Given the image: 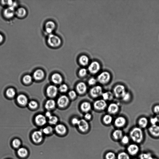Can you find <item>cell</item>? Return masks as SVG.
Wrapping results in <instances>:
<instances>
[{"label":"cell","instance_id":"cell-1","mask_svg":"<svg viewBox=\"0 0 159 159\" xmlns=\"http://www.w3.org/2000/svg\"><path fill=\"white\" fill-rule=\"evenodd\" d=\"M129 137L133 142L136 144L142 142L144 137L142 129L140 127L134 128L130 133Z\"/></svg>","mask_w":159,"mask_h":159},{"label":"cell","instance_id":"cell-2","mask_svg":"<svg viewBox=\"0 0 159 159\" xmlns=\"http://www.w3.org/2000/svg\"><path fill=\"white\" fill-rule=\"evenodd\" d=\"M48 43L51 47L56 48L59 47L61 45V41L59 37L52 34L49 35Z\"/></svg>","mask_w":159,"mask_h":159},{"label":"cell","instance_id":"cell-3","mask_svg":"<svg viewBox=\"0 0 159 159\" xmlns=\"http://www.w3.org/2000/svg\"><path fill=\"white\" fill-rule=\"evenodd\" d=\"M111 75L107 71H104L100 73L97 78V82L101 84H105L108 83L111 79Z\"/></svg>","mask_w":159,"mask_h":159},{"label":"cell","instance_id":"cell-4","mask_svg":"<svg viewBox=\"0 0 159 159\" xmlns=\"http://www.w3.org/2000/svg\"><path fill=\"white\" fill-rule=\"evenodd\" d=\"M44 134L41 130H36L32 135V139L33 142L37 144H40L44 140Z\"/></svg>","mask_w":159,"mask_h":159},{"label":"cell","instance_id":"cell-5","mask_svg":"<svg viewBox=\"0 0 159 159\" xmlns=\"http://www.w3.org/2000/svg\"><path fill=\"white\" fill-rule=\"evenodd\" d=\"M126 91L125 87L121 84L116 85L114 89V93L115 96L118 98H121Z\"/></svg>","mask_w":159,"mask_h":159},{"label":"cell","instance_id":"cell-6","mask_svg":"<svg viewBox=\"0 0 159 159\" xmlns=\"http://www.w3.org/2000/svg\"><path fill=\"white\" fill-rule=\"evenodd\" d=\"M103 93V89L100 86H96L93 87L91 88L90 91L91 96L94 98L101 96Z\"/></svg>","mask_w":159,"mask_h":159},{"label":"cell","instance_id":"cell-7","mask_svg":"<svg viewBox=\"0 0 159 159\" xmlns=\"http://www.w3.org/2000/svg\"><path fill=\"white\" fill-rule=\"evenodd\" d=\"M15 8L13 7H8L3 10V16L7 19H11L15 15Z\"/></svg>","mask_w":159,"mask_h":159},{"label":"cell","instance_id":"cell-8","mask_svg":"<svg viewBox=\"0 0 159 159\" xmlns=\"http://www.w3.org/2000/svg\"><path fill=\"white\" fill-rule=\"evenodd\" d=\"M101 69L100 63L96 61L92 62L88 67V70L91 74H95L100 71Z\"/></svg>","mask_w":159,"mask_h":159},{"label":"cell","instance_id":"cell-9","mask_svg":"<svg viewBox=\"0 0 159 159\" xmlns=\"http://www.w3.org/2000/svg\"><path fill=\"white\" fill-rule=\"evenodd\" d=\"M107 106L106 102L103 99L97 100L94 102V108L99 111L104 110L106 108Z\"/></svg>","mask_w":159,"mask_h":159},{"label":"cell","instance_id":"cell-10","mask_svg":"<svg viewBox=\"0 0 159 159\" xmlns=\"http://www.w3.org/2000/svg\"><path fill=\"white\" fill-rule=\"evenodd\" d=\"M139 147L136 143L130 144L127 147L128 153L132 156H135L138 153Z\"/></svg>","mask_w":159,"mask_h":159},{"label":"cell","instance_id":"cell-11","mask_svg":"<svg viewBox=\"0 0 159 159\" xmlns=\"http://www.w3.org/2000/svg\"><path fill=\"white\" fill-rule=\"evenodd\" d=\"M58 89L57 87L54 85H50L47 88V93L48 96L51 98H54L58 94Z\"/></svg>","mask_w":159,"mask_h":159},{"label":"cell","instance_id":"cell-12","mask_svg":"<svg viewBox=\"0 0 159 159\" xmlns=\"http://www.w3.org/2000/svg\"><path fill=\"white\" fill-rule=\"evenodd\" d=\"M77 126L80 131L83 133L86 132L89 128V124L86 120L84 119L80 120Z\"/></svg>","mask_w":159,"mask_h":159},{"label":"cell","instance_id":"cell-13","mask_svg":"<svg viewBox=\"0 0 159 159\" xmlns=\"http://www.w3.org/2000/svg\"><path fill=\"white\" fill-rule=\"evenodd\" d=\"M69 102V98L66 95H63L60 96L57 100V104L60 107L65 108L68 106Z\"/></svg>","mask_w":159,"mask_h":159},{"label":"cell","instance_id":"cell-14","mask_svg":"<svg viewBox=\"0 0 159 159\" xmlns=\"http://www.w3.org/2000/svg\"><path fill=\"white\" fill-rule=\"evenodd\" d=\"M55 130L56 133L61 136L65 135L67 132L66 127L64 125L61 124L57 125Z\"/></svg>","mask_w":159,"mask_h":159},{"label":"cell","instance_id":"cell-15","mask_svg":"<svg viewBox=\"0 0 159 159\" xmlns=\"http://www.w3.org/2000/svg\"><path fill=\"white\" fill-rule=\"evenodd\" d=\"M35 121L37 124L39 126H43L47 122L46 116L41 114L38 115L36 116Z\"/></svg>","mask_w":159,"mask_h":159},{"label":"cell","instance_id":"cell-16","mask_svg":"<svg viewBox=\"0 0 159 159\" xmlns=\"http://www.w3.org/2000/svg\"><path fill=\"white\" fill-rule=\"evenodd\" d=\"M56 27L55 23L52 21H49L45 24V30L46 33L48 35L52 34Z\"/></svg>","mask_w":159,"mask_h":159},{"label":"cell","instance_id":"cell-17","mask_svg":"<svg viewBox=\"0 0 159 159\" xmlns=\"http://www.w3.org/2000/svg\"><path fill=\"white\" fill-rule=\"evenodd\" d=\"M87 86L84 82H81L77 84L76 90L77 92L80 94H83L86 92L87 90Z\"/></svg>","mask_w":159,"mask_h":159},{"label":"cell","instance_id":"cell-18","mask_svg":"<svg viewBox=\"0 0 159 159\" xmlns=\"http://www.w3.org/2000/svg\"><path fill=\"white\" fill-rule=\"evenodd\" d=\"M114 123L116 126L118 128H121L125 125L126 120L125 118L120 116L115 119Z\"/></svg>","mask_w":159,"mask_h":159},{"label":"cell","instance_id":"cell-19","mask_svg":"<svg viewBox=\"0 0 159 159\" xmlns=\"http://www.w3.org/2000/svg\"><path fill=\"white\" fill-rule=\"evenodd\" d=\"M119 109V106L117 104L112 103L108 106V111L110 114H115L118 112Z\"/></svg>","mask_w":159,"mask_h":159},{"label":"cell","instance_id":"cell-20","mask_svg":"<svg viewBox=\"0 0 159 159\" xmlns=\"http://www.w3.org/2000/svg\"><path fill=\"white\" fill-rule=\"evenodd\" d=\"M15 15L18 18L23 19L27 15V11L26 9L24 8H19L16 10Z\"/></svg>","mask_w":159,"mask_h":159},{"label":"cell","instance_id":"cell-21","mask_svg":"<svg viewBox=\"0 0 159 159\" xmlns=\"http://www.w3.org/2000/svg\"><path fill=\"white\" fill-rule=\"evenodd\" d=\"M152 135L155 137L159 136V125L157 124L152 125L149 129Z\"/></svg>","mask_w":159,"mask_h":159},{"label":"cell","instance_id":"cell-22","mask_svg":"<svg viewBox=\"0 0 159 159\" xmlns=\"http://www.w3.org/2000/svg\"><path fill=\"white\" fill-rule=\"evenodd\" d=\"M52 82L56 84H61L63 81L62 76L60 74L56 73H54L51 76Z\"/></svg>","mask_w":159,"mask_h":159},{"label":"cell","instance_id":"cell-23","mask_svg":"<svg viewBox=\"0 0 159 159\" xmlns=\"http://www.w3.org/2000/svg\"><path fill=\"white\" fill-rule=\"evenodd\" d=\"M45 76L44 72L41 69L36 70L33 73V77L36 80H40L43 79Z\"/></svg>","mask_w":159,"mask_h":159},{"label":"cell","instance_id":"cell-24","mask_svg":"<svg viewBox=\"0 0 159 159\" xmlns=\"http://www.w3.org/2000/svg\"><path fill=\"white\" fill-rule=\"evenodd\" d=\"M17 101L20 104L23 105H26L28 103V98L26 95L21 94L17 97Z\"/></svg>","mask_w":159,"mask_h":159},{"label":"cell","instance_id":"cell-25","mask_svg":"<svg viewBox=\"0 0 159 159\" xmlns=\"http://www.w3.org/2000/svg\"><path fill=\"white\" fill-rule=\"evenodd\" d=\"M112 137L116 140H121L123 136V132L120 129H116L114 130L112 134Z\"/></svg>","mask_w":159,"mask_h":159},{"label":"cell","instance_id":"cell-26","mask_svg":"<svg viewBox=\"0 0 159 159\" xmlns=\"http://www.w3.org/2000/svg\"><path fill=\"white\" fill-rule=\"evenodd\" d=\"M56 102L55 101L52 99L47 100L45 104V107L48 110H50L54 109L55 107Z\"/></svg>","mask_w":159,"mask_h":159},{"label":"cell","instance_id":"cell-27","mask_svg":"<svg viewBox=\"0 0 159 159\" xmlns=\"http://www.w3.org/2000/svg\"><path fill=\"white\" fill-rule=\"evenodd\" d=\"M91 108L90 104L88 102H83L80 105L81 110L84 112H88L91 110Z\"/></svg>","mask_w":159,"mask_h":159},{"label":"cell","instance_id":"cell-28","mask_svg":"<svg viewBox=\"0 0 159 159\" xmlns=\"http://www.w3.org/2000/svg\"><path fill=\"white\" fill-rule=\"evenodd\" d=\"M138 123L140 128H146L148 125V120L146 118L142 117L139 119Z\"/></svg>","mask_w":159,"mask_h":159},{"label":"cell","instance_id":"cell-29","mask_svg":"<svg viewBox=\"0 0 159 159\" xmlns=\"http://www.w3.org/2000/svg\"><path fill=\"white\" fill-rule=\"evenodd\" d=\"M41 131L44 135L48 136L52 135L54 129L52 126H48L42 129Z\"/></svg>","mask_w":159,"mask_h":159},{"label":"cell","instance_id":"cell-30","mask_svg":"<svg viewBox=\"0 0 159 159\" xmlns=\"http://www.w3.org/2000/svg\"><path fill=\"white\" fill-rule=\"evenodd\" d=\"M79 62L81 65L83 66H86L89 62V59L86 55L81 56L79 59Z\"/></svg>","mask_w":159,"mask_h":159},{"label":"cell","instance_id":"cell-31","mask_svg":"<svg viewBox=\"0 0 159 159\" xmlns=\"http://www.w3.org/2000/svg\"><path fill=\"white\" fill-rule=\"evenodd\" d=\"M101 96L103 98V99L105 101L111 100L113 98V94L110 92H103Z\"/></svg>","mask_w":159,"mask_h":159},{"label":"cell","instance_id":"cell-32","mask_svg":"<svg viewBox=\"0 0 159 159\" xmlns=\"http://www.w3.org/2000/svg\"><path fill=\"white\" fill-rule=\"evenodd\" d=\"M17 154L20 157L24 158L27 156L28 152L25 148H19L17 151Z\"/></svg>","mask_w":159,"mask_h":159},{"label":"cell","instance_id":"cell-33","mask_svg":"<svg viewBox=\"0 0 159 159\" xmlns=\"http://www.w3.org/2000/svg\"><path fill=\"white\" fill-rule=\"evenodd\" d=\"M117 159H130V155L125 152L119 153L117 157Z\"/></svg>","mask_w":159,"mask_h":159},{"label":"cell","instance_id":"cell-34","mask_svg":"<svg viewBox=\"0 0 159 159\" xmlns=\"http://www.w3.org/2000/svg\"><path fill=\"white\" fill-rule=\"evenodd\" d=\"M112 116L110 114L105 115L103 118V121L105 124L106 125L110 124L112 121Z\"/></svg>","mask_w":159,"mask_h":159},{"label":"cell","instance_id":"cell-35","mask_svg":"<svg viewBox=\"0 0 159 159\" xmlns=\"http://www.w3.org/2000/svg\"><path fill=\"white\" fill-rule=\"evenodd\" d=\"M48 118L49 123L51 125H56L58 121V119L57 116H55L52 115L50 118Z\"/></svg>","mask_w":159,"mask_h":159},{"label":"cell","instance_id":"cell-36","mask_svg":"<svg viewBox=\"0 0 159 159\" xmlns=\"http://www.w3.org/2000/svg\"><path fill=\"white\" fill-rule=\"evenodd\" d=\"M6 94L8 97L13 98L15 96L16 92L13 88H10L6 90Z\"/></svg>","mask_w":159,"mask_h":159},{"label":"cell","instance_id":"cell-37","mask_svg":"<svg viewBox=\"0 0 159 159\" xmlns=\"http://www.w3.org/2000/svg\"><path fill=\"white\" fill-rule=\"evenodd\" d=\"M105 158V159H116V157L115 153L109 151L106 154Z\"/></svg>","mask_w":159,"mask_h":159},{"label":"cell","instance_id":"cell-38","mask_svg":"<svg viewBox=\"0 0 159 159\" xmlns=\"http://www.w3.org/2000/svg\"><path fill=\"white\" fill-rule=\"evenodd\" d=\"M130 138L129 137L126 135L123 136L121 139V143L124 145L128 144L130 142Z\"/></svg>","mask_w":159,"mask_h":159},{"label":"cell","instance_id":"cell-39","mask_svg":"<svg viewBox=\"0 0 159 159\" xmlns=\"http://www.w3.org/2000/svg\"><path fill=\"white\" fill-rule=\"evenodd\" d=\"M152 156V155L150 153H143L140 155L139 158L140 159H148Z\"/></svg>","mask_w":159,"mask_h":159},{"label":"cell","instance_id":"cell-40","mask_svg":"<svg viewBox=\"0 0 159 159\" xmlns=\"http://www.w3.org/2000/svg\"><path fill=\"white\" fill-rule=\"evenodd\" d=\"M131 98V95L130 93L126 91L125 93L123 95L121 98L123 101L127 102L129 101Z\"/></svg>","mask_w":159,"mask_h":159},{"label":"cell","instance_id":"cell-41","mask_svg":"<svg viewBox=\"0 0 159 159\" xmlns=\"http://www.w3.org/2000/svg\"><path fill=\"white\" fill-rule=\"evenodd\" d=\"M59 90L61 92L65 93L68 91V87L66 84H63L60 86L59 88Z\"/></svg>","mask_w":159,"mask_h":159},{"label":"cell","instance_id":"cell-42","mask_svg":"<svg viewBox=\"0 0 159 159\" xmlns=\"http://www.w3.org/2000/svg\"><path fill=\"white\" fill-rule=\"evenodd\" d=\"M23 80L24 83L27 84L31 83L32 80V77L29 75H27L25 76Z\"/></svg>","mask_w":159,"mask_h":159},{"label":"cell","instance_id":"cell-43","mask_svg":"<svg viewBox=\"0 0 159 159\" xmlns=\"http://www.w3.org/2000/svg\"><path fill=\"white\" fill-rule=\"evenodd\" d=\"M28 106L30 108L35 109L37 107L38 104L36 101L33 100L29 102V104H28Z\"/></svg>","mask_w":159,"mask_h":159},{"label":"cell","instance_id":"cell-44","mask_svg":"<svg viewBox=\"0 0 159 159\" xmlns=\"http://www.w3.org/2000/svg\"><path fill=\"white\" fill-rule=\"evenodd\" d=\"M20 141L18 139L14 140L13 141V146L16 148H19L21 145Z\"/></svg>","mask_w":159,"mask_h":159},{"label":"cell","instance_id":"cell-45","mask_svg":"<svg viewBox=\"0 0 159 159\" xmlns=\"http://www.w3.org/2000/svg\"><path fill=\"white\" fill-rule=\"evenodd\" d=\"M79 75L81 77L85 76L87 74V70L84 68H82L80 70L79 72Z\"/></svg>","mask_w":159,"mask_h":159},{"label":"cell","instance_id":"cell-46","mask_svg":"<svg viewBox=\"0 0 159 159\" xmlns=\"http://www.w3.org/2000/svg\"><path fill=\"white\" fill-rule=\"evenodd\" d=\"M97 82V80L96 79L92 77L88 80V83L90 85L93 86L96 84Z\"/></svg>","mask_w":159,"mask_h":159},{"label":"cell","instance_id":"cell-47","mask_svg":"<svg viewBox=\"0 0 159 159\" xmlns=\"http://www.w3.org/2000/svg\"><path fill=\"white\" fill-rule=\"evenodd\" d=\"M69 95L70 98L71 99L75 98L77 96V93L75 90H71L70 91L69 93Z\"/></svg>","mask_w":159,"mask_h":159},{"label":"cell","instance_id":"cell-48","mask_svg":"<svg viewBox=\"0 0 159 159\" xmlns=\"http://www.w3.org/2000/svg\"><path fill=\"white\" fill-rule=\"evenodd\" d=\"M150 122L152 125L157 124V123L158 122V120L156 116L151 118L150 119Z\"/></svg>","mask_w":159,"mask_h":159},{"label":"cell","instance_id":"cell-49","mask_svg":"<svg viewBox=\"0 0 159 159\" xmlns=\"http://www.w3.org/2000/svg\"><path fill=\"white\" fill-rule=\"evenodd\" d=\"M79 120H80L77 118H73L72 120V122L73 125H77L79 122Z\"/></svg>","mask_w":159,"mask_h":159},{"label":"cell","instance_id":"cell-50","mask_svg":"<svg viewBox=\"0 0 159 159\" xmlns=\"http://www.w3.org/2000/svg\"><path fill=\"white\" fill-rule=\"evenodd\" d=\"M154 112L158 114H159V105H156L155 106L154 108Z\"/></svg>","mask_w":159,"mask_h":159},{"label":"cell","instance_id":"cell-51","mask_svg":"<svg viewBox=\"0 0 159 159\" xmlns=\"http://www.w3.org/2000/svg\"><path fill=\"white\" fill-rule=\"evenodd\" d=\"M86 120H90L92 117L91 115L89 113H86L84 116Z\"/></svg>","mask_w":159,"mask_h":159},{"label":"cell","instance_id":"cell-52","mask_svg":"<svg viewBox=\"0 0 159 159\" xmlns=\"http://www.w3.org/2000/svg\"><path fill=\"white\" fill-rule=\"evenodd\" d=\"M52 116L51 113V112L47 111L45 113V116L49 118Z\"/></svg>","mask_w":159,"mask_h":159},{"label":"cell","instance_id":"cell-53","mask_svg":"<svg viewBox=\"0 0 159 159\" xmlns=\"http://www.w3.org/2000/svg\"><path fill=\"white\" fill-rule=\"evenodd\" d=\"M4 37H3V35L0 33V44H1L3 43V41H4Z\"/></svg>","mask_w":159,"mask_h":159},{"label":"cell","instance_id":"cell-54","mask_svg":"<svg viewBox=\"0 0 159 159\" xmlns=\"http://www.w3.org/2000/svg\"><path fill=\"white\" fill-rule=\"evenodd\" d=\"M1 4L3 6H7V1H2L1 2Z\"/></svg>","mask_w":159,"mask_h":159},{"label":"cell","instance_id":"cell-55","mask_svg":"<svg viewBox=\"0 0 159 159\" xmlns=\"http://www.w3.org/2000/svg\"><path fill=\"white\" fill-rule=\"evenodd\" d=\"M156 116L158 120V122L159 123V114H158Z\"/></svg>","mask_w":159,"mask_h":159},{"label":"cell","instance_id":"cell-56","mask_svg":"<svg viewBox=\"0 0 159 159\" xmlns=\"http://www.w3.org/2000/svg\"><path fill=\"white\" fill-rule=\"evenodd\" d=\"M148 159H158L156 158H154L152 156L150 157Z\"/></svg>","mask_w":159,"mask_h":159},{"label":"cell","instance_id":"cell-57","mask_svg":"<svg viewBox=\"0 0 159 159\" xmlns=\"http://www.w3.org/2000/svg\"><path fill=\"white\" fill-rule=\"evenodd\" d=\"M137 159V158H134V159Z\"/></svg>","mask_w":159,"mask_h":159}]
</instances>
